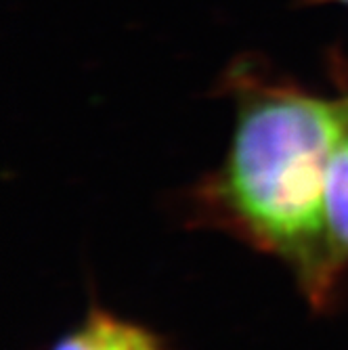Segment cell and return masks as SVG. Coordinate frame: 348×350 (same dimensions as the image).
<instances>
[{
    "label": "cell",
    "instance_id": "1",
    "mask_svg": "<svg viewBox=\"0 0 348 350\" xmlns=\"http://www.w3.org/2000/svg\"><path fill=\"white\" fill-rule=\"evenodd\" d=\"M348 137V97L321 99L288 88L250 90L220 178L233 216L281 254L321 296L336 269L325 220L330 162Z\"/></svg>",
    "mask_w": 348,
    "mask_h": 350
},
{
    "label": "cell",
    "instance_id": "2",
    "mask_svg": "<svg viewBox=\"0 0 348 350\" xmlns=\"http://www.w3.org/2000/svg\"><path fill=\"white\" fill-rule=\"evenodd\" d=\"M51 350H164L162 340L143 325L92 310L84 323L63 336Z\"/></svg>",
    "mask_w": 348,
    "mask_h": 350
},
{
    "label": "cell",
    "instance_id": "3",
    "mask_svg": "<svg viewBox=\"0 0 348 350\" xmlns=\"http://www.w3.org/2000/svg\"><path fill=\"white\" fill-rule=\"evenodd\" d=\"M325 220L336 256H348V137L340 143L330 162Z\"/></svg>",
    "mask_w": 348,
    "mask_h": 350
},
{
    "label": "cell",
    "instance_id": "4",
    "mask_svg": "<svg viewBox=\"0 0 348 350\" xmlns=\"http://www.w3.org/2000/svg\"><path fill=\"white\" fill-rule=\"evenodd\" d=\"M336 3H346L348 5V0H336Z\"/></svg>",
    "mask_w": 348,
    "mask_h": 350
}]
</instances>
